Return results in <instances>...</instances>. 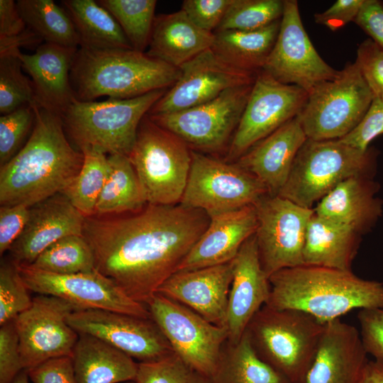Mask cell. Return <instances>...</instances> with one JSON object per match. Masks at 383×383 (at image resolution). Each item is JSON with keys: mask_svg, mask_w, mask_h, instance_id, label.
Instances as JSON below:
<instances>
[{"mask_svg": "<svg viewBox=\"0 0 383 383\" xmlns=\"http://www.w3.org/2000/svg\"><path fill=\"white\" fill-rule=\"evenodd\" d=\"M200 209L147 204L119 215L86 217L82 235L95 270L146 306L209 226Z\"/></svg>", "mask_w": 383, "mask_h": 383, "instance_id": "6da1fadb", "label": "cell"}, {"mask_svg": "<svg viewBox=\"0 0 383 383\" xmlns=\"http://www.w3.org/2000/svg\"><path fill=\"white\" fill-rule=\"evenodd\" d=\"M35 122L21 150L0 169L1 206L28 207L62 192L79 172L83 153L71 145L61 116L34 102Z\"/></svg>", "mask_w": 383, "mask_h": 383, "instance_id": "7a4b0ae2", "label": "cell"}, {"mask_svg": "<svg viewBox=\"0 0 383 383\" xmlns=\"http://www.w3.org/2000/svg\"><path fill=\"white\" fill-rule=\"evenodd\" d=\"M267 306L296 309L325 324L353 309L383 307V283L363 279L352 271L303 265L270 277Z\"/></svg>", "mask_w": 383, "mask_h": 383, "instance_id": "3957f363", "label": "cell"}, {"mask_svg": "<svg viewBox=\"0 0 383 383\" xmlns=\"http://www.w3.org/2000/svg\"><path fill=\"white\" fill-rule=\"evenodd\" d=\"M179 69L133 49L79 48L70 70L74 98L92 101L99 97L126 99L169 89Z\"/></svg>", "mask_w": 383, "mask_h": 383, "instance_id": "277c9868", "label": "cell"}, {"mask_svg": "<svg viewBox=\"0 0 383 383\" xmlns=\"http://www.w3.org/2000/svg\"><path fill=\"white\" fill-rule=\"evenodd\" d=\"M325 324L296 309L263 306L245 333L257 356L292 383H304Z\"/></svg>", "mask_w": 383, "mask_h": 383, "instance_id": "5b68a950", "label": "cell"}, {"mask_svg": "<svg viewBox=\"0 0 383 383\" xmlns=\"http://www.w3.org/2000/svg\"><path fill=\"white\" fill-rule=\"evenodd\" d=\"M167 89L126 99H74L61 114L65 133L80 151L94 148L108 155L128 157L141 120Z\"/></svg>", "mask_w": 383, "mask_h": 383, "instance_id": "8992f818", "label": "cell"}, {"mask_svg": "<svg viewBox=\"0 0 383 383\" xmlns=\"http://www.w3.org/2000/svg\"><path fill=\"white\" fill-rule=\"evenodd\" d=\"M378 152L360 150L340 139H306L293 162L279 196L308 209L344 180L355 176L374 177Z\"/></svg>", "mask_w": 383, "mask_h": 383, "instance_id": "52a82bcc", "label": "cell"}, {"mask_svg": "<svg viewBox=\"0 0 383 383\" xmlns=\"http://www.w3.org/2000/svg\"><path fill=\"white\" fill-rule=\"evenodd\" d=\"M128 158L148 204L180 203L192 163V151L182 140L157 125L147 113Z\"/></svg>", "mask_w": 383, "mask_h": 383, "instance_id": "ba28073f", "label": "cell"}, {"mask_svg": "<svg viewBox=\"0 0 383 383\" xmlns=\"http://www.w3.org/2000/svg\"><path fill=\"white\" fill-rule=\"evenodd\" d=\"M373 99L357 65L348 63L309 93L297 118L308 139H341L360 123Z\"/></svg>", "mask_w": 383, "mask_h": 383, "instance_id": "9c48e42d", "label": "cell"}, {"mask_svg": "<svg viewBox=\"0 0 383 383\" xmlns=\"http://www.w3.org/2000/svg\"><path fill=\"white\" fill-rule=\"evenodd\" d=\"M267 194L260 180L237 163L192 151L189 177L179 204L210 216L254 205Z\"/></svg>", "mask_w": 383, "mask_h": 383, "instance_id": "30bf717a", "label": "cell"}, {"mask_svg": "<svg viewBox=\"0 0 383 383\" xmlns=\"http://www.w3.org/2000/svg\"><path fill=\"white\" fill-rule=\"evenodd\" d=\"M253 83L230 88L194 107L148 116L154 123L179 137L188 146L205 152H218L235 133Z\"/></svg>", "mask_w": 383, "mask_h": 383, "instance_id": "8fae6325", "label": "cell"}, {"mask_svg": "<svg viewBox=\"0 0 383 383\" xmlns=\"http://www.w3.org/2000/svg\"><path fill=\"white\" fill-rule=\"evenodd\" d=\"M254 206L257 219L255 235L258 256L267 276L270 277L279 270L304 265L305 237L313 209L268 194Z\"/></svg>", "mask_w": 383, "mask_h": 383, "instance_id": "7c38bea8", "label": "cell"}, {"mask_svg": "<svg viewBox=\"0 0 383 383\" xmlns=\"http://www.w3.org/2000/svg\"><path fill=\"white\" fill-rule=\"evenodd\" d=\"M146 306L174 352L210 377L228 340L227 328L211 323L189 307L158 293Z\"/></svg>", "mask_w": 383, "mask_h": 383, "instance_id": "4fadbf2b", "label": "cell"}, {"mask_svg": "<svg viewBox=\"0 0 383 383\" xmlns=\"http://www.w3.org/2000/svg\"><path fill=\"white\" fill-rule=\"evenodd\" d=\"M308 95L298 86L283 84L265 71H259L232 138L228 158L238 159L259 141L296 117Z\"/></svg>", "mask_w": 383, "mask_h": 383, "instance_id": "5bb4252c", "label": "cell"}, {"mask_svg": "<svg viewBox=\"0 0 383 383\" xmlns=\"http://www.w3.org/2000/svg\"><path fill=\"white\" fill-rule=\"evenodd\" d=\"M17 266L29 291L60 298L69 302L75 311L103 309L151 318L145 305L132 299L112 280L96 270L60 274L42 271L30 265Z\"/></svg>", "mask_w": 383, "mask_h": 383, "instance_id": "9a60e30c", "label": "cell"}, {"mask_svg": "<svg viewBox=\"0 0 383 383\" xmlns=\"http://www.w3.org/2000/svg\"><path fill=\"white\" fill-rule=\"evenodd\" d=\"M262 70L277 81L310 93L318 84L335 79L339 71L319 55L306 32L296 0H284L279 33Z\"/></svg>", "mask_w": 383, "mask_h": 383, "instance_id": "2e32d148", "label": "cell"}, {"mask_svg": "<svg viewBox=\"0 0 383 383\" xmlns=\"http://www.w3.org/2000/svg\"><path fill=\"white\" fill-rule=\"evenodd\" d=\"M74 311L67 301L39 294L33 298L30 306L13 320L24 370L50 359L72 357L79 334L67 320Z\"/></svg>", "mask_w": 383, "mask_h": 383, "instance_id": "e0dca14e", "label": "cell"}, {"mask_svg": "<svg viewBox=\"0 0 383 383\" xmlns=\"http://www.w3.org/2000/svg\"><path fill=\"white\" fill-rule=\"evenodd\" d=\"M67 321L78 334L96 337L139 362L158 361L174 353L152 318L87 309L74 311Z\"/></svg>", "mask_w": 383, "mask_h": 383, "instance_id": "ac0fdd59", "label": "cell"}, {"mask_svg": "<svg viewBox=\"0 0 383 383\" xmlns=\"http://www.w3.org/2000/svg\"><path fill=\"white\" fill-rule=\"evenodd\" d=\"M175 83L152 106L149 115L179 111L209 101L224 91L252 84L257 73L233 67L211 48L200 53L179 68Z\"/></svg>", "mask_w": 383, "mask_h": 383, "instance_id": "d6986e66", "label": "cell"}, {"mask_svg": "<svg viewBox=\"0 0 383 383\" xmlns=\"http://www.w3.org/2000/svg\"><path fill=\"white\" fill-rule=\"evenodd\" d=\"M233 267L229 262L177 271L156 293L192 309L213 324L226 328Z\"/></svg>", "mask_w": 383, "mask_h": 383, "instance_id": "ffe728a7", "label": "cell"}, {"mask_svg": "<svg viewBox=\"0 0 383 383\" xmlns=\"http://www.w3.org/2000/svg\"><path fill=\"white\" fill-rule=\"evenodd\" d=\"M85 218L62 193L33 205L23 232L8 251L10 259L17 265H30L60 239L82 235Z\"/></svg>", "mask_w": 383, "mask_h": 383, "instance_id": "44dd1931", "label": "cell"}, {"mask_svg": "<svg viewBox=\"0 0 383 383\" xmlns=\"http://www.w3.org/2000/svg\"><path fill=\"white\" fill-rule=\"evenodd\" d=\"M367 354L355 326L340 318L329 321L304 383H358Z\"/></svg>", "mask_w": 383, "mask_h": 383, "instance_id": "7402d4cb", "label": "cell"}, {"mask_svg": "<svg viewBox=\"0 0 383 383\" xmlns=\"http://www.w3.org/2000/svg\"><path fill=\"white\" fill-rule=\"evenodd\" d=\"M231 263L226 328L228 340L237 343L253 316L267 304L270 284L260 265L255 234L244 243Z\"/></svg>", "mask_w": 383, "mask_h": 383, "instance_id": "603a6c76", "label": "cell"}, {"mask_svg": "<svg viewBox=\"0 0 383 383\" xmlns=\"http://www.w3.org/2000/svg\"><path fill=\"white\" fill-rule=\"evenodd\" d=\"M209 216L208 227L177 271L200 269L231 262L244 243L255 233L257 227L254 205Z\"/></svg>", "mask_w": 383, "mask_h": 383, "instance_id": "cb8c5ba5", "label": "cell"}, {"mask_svg": "<svg viewBox=\"0 0 383 383\" xmlns=\"http://www.w3.org/2000/svg\"><path fill=\"white\" fill-rule=\"evenodd\" d=\"M306 139L296 116L250 148L237 164L260 180L268 194L278 195Z\"/></svg>", "mask_w": 383, "mask_h": 383, "instance_id": "d4e9b609", "label": "cell"}, {"mask_svg": "<svg viewBox=\"0 0 383 383\" xmlns=\"http://www.w3.org/2000/svg\"><path fill=\"white\" fill-rule=\"evenodd\" d=\"M78 49L43 43L33 54L18 53L23 70L31 77L35 102L60 116L76 99L70 73Z\"/></svg>", "mask_w": 383, "mask_h": 383, "instance_id": "484cf974", "label": "cell"}, {"mask_svg": "<svg viewBox=\"0 0 383 383\" xmlns=\"http://www.w3.org/2000/svg\"><path fill=\"white\" fill-rule=\"evenodd\" d=\"M379 184L373 177H350L321 199L314 213L362 235L375 226L383 212V201L375 195Z\"/></svg>", "mask_w": 383, "mask_h": 383, "instance_id": "4316f807", "label": "cell"}, {"mask_svg": "<svg viewBox=\"0 0 383 383\" xmlns=\"http://www.w3.org/2000/svg\"><path fill=\"white\" fill-rule=\"evenodd\" d=\"M214 38V33L197 27L181 9L155 16L146 53L179 68L211 48Z\"/></svg>", "mask_w": 383, "mask_h": 383, "instance_id": "83f0119b", "label": "cell"}, {"mask_svg": "<svg viewBox=\"0 0 383 383\" xmlns=\"http://www.w3.org/2000/svg\"><path fill=\"white\" fill-rule=\"evenodd\" d=\"M77 383H120L135 380L138 362L106 342L79 334L72 355Z\"/></svg>", "mask_w": 383, "mask_h": 383, "instance_id": "f1b7e54d", "label": "cell"}, {"mask_svg": "<svg viewBox=\"0 0 383 383\" xmlns=\"http://www.w3.org/2000/svg\"><path fill=\"white\" fill-rule=\"evenodd\" d=\"M361 236L343 225L313 213L306 233L304 263L352 271Z\"/></svg>", "mask_w": 383, "mask_h": 383, "instance_id": "f546056e", "label": "cell"}, {"mask_svg": "<svg viewBox=\"0 0 383 383\" xmlns=\"http://www.w3.org/2000/svg\"><path fill=\"white\" fill-rule=\"evenodd\" d=\"M281 19L256 30H224L214 33L211 50L223 61L238 69L262 70L275 43Z\"/></svg>", "mask_w": 383, "mask_h": 383, "instance_id": "4dcf8cb0", "label": "cell"}, {"mask_svg": "<svg viewBox=\"0 0 383 383\" xmlns=\"http://www.w3.org/2000/svg\"><path fill=\"white\" fill-rule=\"evenodd\" d=\"M79 38V48L133 49L120 25L94 0H62Z\"/></svg>", "mask_w": 383, "mask_h": 383, "instance_id": "1f68e13d", "label": "cell"}, {"mask_svg": "<svg viewBox=\"0 0 383 383\" xmlns=\"http://www.w3.org/2000/svg\"><path fill=\"white\" fill-rule=\"evenodd\" d=\"M108 162L106 179L93 216L119 215L143 209L148 203L128 157L110 155Z\"/></svg>", "mask_w": 383, "mask_h": 383, "instance_id": "d6a6232c", "label": "cell"}, {"mask_svg": "<svg viewBox=\"0 0 383 383\" xmlns=\"http://www.w3.org/2000/svg\"><path fill=\"white\" fill-rule=\"evenodd\" d=\"M211 383H292L255 353L244 333L237 343H224Z\"/></svg>", "mask_w": 383, "mask_h": 383, "instance_id": "836d02e7", "label": "cell"}, {"mask_svg": "<svg viewBox=\"0 0 383 383\" xmlns=\"http://www.w3.org/2000/svg\"><path fill=\"white\" fill-rule=\"evenodd\" d=\"M16 3L26 26L45 43L79 48L78 34L63 7L52 0H18Z\"/></svg>", "mask_w": 383, "mask_h": 383, "instance_id": "e575fe53", "label": "cell"}, {"mask_svg": "<svg viewBox=\"0 0 383 383\" xmlns=\"http://www.w3.org/2000/svg\"><path fill=\"white\" fill-rule=\"evenodd\" d=\"M81 152L84 155L82 167L62 194L84 217H89L94 213L106 179L108 155L94 148H84Z\"/></svg>", "mask_w": 383, "mask_h": 383, "instance_id": "d590c367", "label": "cell"}, {"mask_svg": "<svg viewBox=\"0 0 383 383\" xmlns=\"http://www.w3.org/2000/svg\"><path fill=\"white\" fill-rule=\"evenodd\" d=\"M30 266L50 273L69 274L95 270V260L83 235H72L50 245Z\"/></svg>", "mask_w": 383, "mask_h": 383, "instance_id": "8d00e7d4", "label": "cell"}, {"mask_svg": "<svg viewBox=\"0 0 383 383\" xmlns=\"http://www.w3.org/2000/svg\"><path fill=\"white\" fill-rule=\"evenodd\" d=\"M120 25L133 49L145 52L148 47L153 23L155 0H100Z\"/></svg>", "mask_w": 383, "mask_h": 383, "instance_id": "74e56055", "label": "cell"}, {"mask_svg": "<svg viewBox=\"0 0 383 383\" xmlns=\"http://www.w3.org/2000/svg\"><path fill=\"white\" fill-rule=\"evenodd\" d=\"M284 1L233 0L218 30H251L281 19Z\"/></svg>", "mask_w": 383, "mask_h": 383, "instance_id": "f35d334b", "label": "cell"}, {"mask_svg": "<svg viewBox=\"0 0 383 383\" xmlns=\"http://www.w3.org/2000/svg\"><path fill=\"white\" fill-rule=\"evenodd\" d=\"M19 52L0 55V113L3 115L35 101L32 82L22 71Z\"/></svg>", "mask_w": 383, "mask_h": 383, "instance_id": "ab89813d", "label": "cell"}, {"mask_svg": "<svg viewBox=\"0 0 383 383\" xmlns=\"http://www.w3.org/2000/svg\"><path fill=\"white\" fill-rule=\"evenodd\" d=\"M18 266L3 258L0 265V325L13 321L28 309L33 301Z\"/></svg>", "mask_w": 383, "mask_h": 383, "instance_id": "60d3db41", "label": "cell"}, {"mask_svg": "<svg viewBox=\"0 0 383 383\" xmlns=\"http://www.w3.org/2000/svg\"><path fill=\"white\" fill-rule=\"evenodd\" d=\"M138 383H211L209 376L195 370L175 353L158 361L138 362Z\"/></svg>", "mask_w": 383, "mask_h": 383, "instance_id": "b9f144b4", "label": "cell"}, {"mask_svg": "<svg viewBox=\"0 0 383 383\" xmlns=\"http://www.w3.org/2000/svg\"><path fill=\"white\" fill-rule=\"evenodd\" d=\"M35 122V112L28 104L0 117V165L6 164L24 146Z\"/></svg>", "mask_w": 383, "mask_h": 383, "instance_id": "7bdbcfd3", "label": "cell"}, {"mask_svg": "<svg viewBox=\"0 0 383 383\" xmlns=\"http://www.w3.org/2000/svg\"><path fill=\"white\" fill-rule=\"evenodd\" d=\"M355 62L374 98L383 100V50L367 38L359 45Z\"/></svg>", "mask_w": 383, "mask_h": 383, "instance_id": "ee69618b", "label": "cell"}, {"mask_svg": "<svg viewBox=\"0 0 383 383\" xmlns=\"http://www.w3.org/2000/svg\"><path fill=\"white\" fill-rule=\"evenodd\" d=\"M23 370L14 321L0 328V383H11Z\"/></svg>", "mask_w": 383, "mask_h": 383, "instance_id": "f6af8a7d", "label": "cell"}, {"mask_svg": "<svg viewBox=\"0 0 383 383\" xmlns=\"http://www.w3.org/2000/svg\"><path fill=\"white\" fill-rule=\"evenodd\" d=\"M232 2L233 0H185L181 9L197 27L213 33Z\"/></svg>", "mask_w": 383, "mask_h": 383, "instance_id": "bcb514c9", "label": "cell"}, {"mask_svg": "<svg viewBox=\"0 0 383 383\" xmlns=\"http://www.w3.org/2000/svg\"><path fill=\"white\" fill-rule=\"evenodd\" d=\"M383 134V100L374 98L360 123L342 138L343 143L360 150H367L377 136Z\"/></svg>", "mask_w": 383, "mask_h": 383, "instance_id": "7dc6e473", "label": "cell"}, {"mask_svg": "<svg viewBox=\"0 0 383 383\" xmlns=\"http://www.w3.org/2000/svg\"><path fill=\"white\" fill-rule=\"evenodd\" d=\"M357 319L367 353L383 360V307L360 309Z\"/></svg>", "mask_w": 383, "mask_h": 383, "instance_id": "c3c4849f", "label": "cell"}, {"mask_svg": "<svg viewBox=\"0 0 383 383\" xmlns=\"http://www.w3.org/2000/svg\"><path fill=\"white\" fill-rule=\"evenodd\" d=\"M30 207L24 204L0 207V254L8 252L23 232L29 218Z\"/></svg>", "mask_w": 383, "mask_h": 383, "instance_id": "681fc988", "label": "cell"}, {"mask_svg": "<svg viewBox=\"0 0 383 383\" xmlns=\"http://www.w3.org/2000/svg\"><path fill=\"white\" fill-rule=\"evenodd\" d=\"M26 372L33 383H77L70 356L50 359Z\"/></svg>", "mask_w": 383, "mask_h": 383, "instance_id": "f907efd6", "label": "cell"}, {"mask_svg": "<svg viewBox=\"0 0 383 383\" xmlns=\"http://www.w3.org/2000/svg\"><path fill=\"white\" fill-rule=\"evenodd\" d=\"M363 2L364 0H338L323 12L315 13L314 21L335 31L355 21Z\"/></svg>", "mask_w": 383, "mask_h": 383, "instance_id": "816d5d0a", "label": "cell"}, {"mask_svg": "<svg viewBox=\"0 0 383 383\" xmlns=\"http://www.w3.org/2000/svg\"><path fill=\"white\" fill-rule=\"evenodd\" d=\"M354 22L383 50V2L364 0Z\"/></svg>", "mask_w": 383, "mask_h": 383, "instance_id": "f5cc1de1", "label": "cell"}, {"mask_svg": "<svg viewBox=\"0 0 383 383\" xmlns=\"http://www.w3.org/2000/svg\"><path fill=\"white\" fill-rule=\"evenodd\" d=\"M27 28L13 0H0V38H9L21 33Z\"/></svg>", "mask_w": 383, "mask_h": 383, "instance_id": "db71d44e", "label": "cell"}, {"mask_svg": "<svg viewBox=\"0 0 383 383\" xmlns=\"http://www.w3.org/2000/svg\"><path fill=\"white\" fill-rule=\"evenodd\" d=\"M43 40L29 28L21 33L9 38H0V55L16 53L20 48H37Z\"/></svg>", "mask_w": 383, "mask_h": 383, "instance_id": "11a10c76", "label": "cell"}, {"mask_svg": "<svg viewBox=\"0 0 383 383\" xmlns=\"http://www.w3.org/2000/svg\"><path fill=\"white\" fill-rule=\"evenodd\" d=\"M358 383H383V360H368Z\"/></svg>", "mask_w": 383, "mask_h": 383, "instance_id": "9f6ffc18", "label": "cell"}, {"mask_svg": "<svg viewBox=\"0 0 383 383\" xmlns=\"http://www.w3.org/2000/svg\"><path fill=\"white\" fill-rule=\"evenodd\" d=\"M28 374L26 370L21 371L11 383H29Z\"/></svg>", "mask_w": 383, "mask_h": 383, "instance_id": "6f0895ef", "label": "cell"}, {"mask_svg": "<svg viewBox=\"0 0 383 383\" xmlns=\"http://www.w3.org/2000/svg\"><path fill=\"white\" fill-rule=\"evenodd\" d=\"M126 383H138V382L133 380V381L126 382Z\"/></svg>", "mask_w": 383, "mask_h": 383, "instance_id": "680465c9", "label": "cell"}]
</instances>
